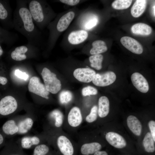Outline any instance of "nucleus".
I'll return each mask as SVG.
<instances>
[{
  "label": "nucleus",
  "instance_id": "f257e3e1",
  "mask_svg": "<svg viewBox=\"0 0 155 155\" xmlns=\"http://www.w3.org/2000/svg\"><path fill=\"white\" fill-rule=\"evenodd\" d=\"M13 28L25 36L28 42L36 46L41 45L42 33L35 24L27 5V0L16 1L13 12Z\"/></svg>",
  "mask_w": 155,
  "mask_h": 155
},
{
  "label": "nucleus",
  "instance_id": "f03ea898",
  "mask_svg": "<svg viewBox=\"0 0 155 155\" xmlns=\"http://www.w3.org/2000/svg\"><path fill=\"white\" fill-rule=\"evenodd\" d=\"M81 10L75 7L57 14L46 27L49 31L47 50L53 48L60 36L68 29Z\"/></svg>",
  "mask_w": 155,
  "mask_h": 155
},
{
  "label": "nucleus",
  "instance_id": "7ed1b4c3",
  "mask_svg": "<svg viewBox=\"0 0 155 155\" xmlns=\"http://www.w3.org/2000/svg\"><path fill=\"white\" fill-rule=\"evenodd\" d=\"M27 5L34 22L40 30L46 28L57 15L46 0H27Z\"/></svg>",
  "mask_w": 155,
  "mask_h": 155
},
{
  "label": "nucleus",
  "instance_id": "20e7f679",
  "mask_svg": "<svg viewBox=\"0 0 155 155\" xmlns=\"http://www.w3.org/2000/svg\"><path fill=\"white\" fill-rule=\"evenodd\" d=\"M36 119L30 115L12 117L3 124L0 131L6 137L26 135L32 129Z\"/></svg>",
  "mask_w": 155,
  "mask_h": 155
},
{
  "label": "nucleus",
  "instance_id": "39448f33",
  "mask_svg": "<svg viewBox=\"0 0 155 155\" xmlns=\"http://www.w3.org/2000/svg\"><path fill=\"white\" fill-rule=\"evenodd\" d=\"M90 36V32L88 31L68 28L63 35L60 45L65 48L78 47L84 45Z\"/></svg>",
  "mask_w": 155,
  "mask_h": 155
},
{
  "label": "nucleus",
  "instance_id": "423d86ee",
  "mask_svg": "<svg viewBox=\"0 0 155 155\" xmlns=\"http://www.w3.org/2000/svg\"><path fill=\"white\" fill-rule=\"evenodd\" d=\"M41 74L47 91L53 94L57 93L61 89V84L56 75L46 67L43 68Z\"/></svg>",
  "mask_w": 155,
  "mask_h": 155
},
{
  "label": "nucleus",
  "instance_id": "0eeeda50",
  "mask_svg": "<svg viewBox=\"0 0 155 155\" xmlns=\"http://www.w3.org/2000/svg\"><path fill=\"white\" fill-rule=\"evenodd\" d=\"M18 102L12 96H4L0 100V118L11 115L18 109Z\"/></svg>",
  "mask_w": 155,
  "mask_h": 155
},
{
  "label": "nucleus",
  "instance_id": "6e6552de",
  "mask_svg": "<svg viewBox=\"0 0 155 155\" xmlns=\"http://www.w3.org/2000/svg\"><path fill=\"white\" fill-rule=\"evenodd\" d=\"M38 46L28 42L27 44L18 46L11 52L10 56L11 59L16 61H21L26 59L28 55L34 53L38 49Z\"/></svg>",
  "mask_w": 155,
  "mask_h": 155
},
{
  "label": "nucleus",
  "instance_id": "1a4fd4ad",
  "mask_svg": "<svg viewBox=\"0 0 155 155\" xmlns=\"http://www.w3.org/2000/svg\"><path fill=\"white\" fill-rule=\"evenodd\" d=\"M28 88L29 92L46 99H49L48 96L49 92L46 90L45 85L40 82L38 78L34 76L30 78Z\"/></svg>",
  "mask_w": 155,
  "mask_h": 155
},
{
  "label": "nucleus",
  "instance_id": "9d476101",
  "mask_svg": "<svg viewBox=\"0 0 155 155\" xmlns=\"http://www.w3.org/2000/svg\"><path fill=\"white\" fill-rule=\"evenodd\" d=\"M116 78L115 73L113 71H109L103 74H96L92 82L96 86L104 87L113 84Z\"/></svg>",
  "mask_w": 155,
  "mask_h": 155
},
{
  "label": "nucleus",
  "instance_id": "9b49d317",
  "mask_svg": "<svg viewBox=\"0 0 155 155\" xmlns=\"http://www.w3.org/2000/svg\"><path fill=\"white\" fill-rule=\"evenodd\" d=\"M120 42L126 48L134 53L140 54L143 52V49L142 45L132 37L123 36L121 38Z\"/></svg>",
  "mask_w": 155,
  "mask_h": 155
},
{
  "label": "nucleus",
  "instance_id": "f8f14e48",
  "mask_svg": "<svg viewBox=\"0 0 155 155\" xmlns=\"http://www.w3.org/2000/svg\"><path fill=\"white\" fill-rule=\"evenodd\" d=\"M96 74L93 70L88 67L77 68L73 73L75 78L81 82L85 83L92 81Z\"/></svg>",
  "mask_w": 155,
  "mask_h": 155
},
{
  "label": "nucleus",
  "instance_id": "ddd939ff",
  "mask_svg": "<svg viewBox=\"0 0 155 155\" xmlns=\"http://www.w3.org/2000/svg\"><path fill=\"white\" fill-rule=\"evenodd\" d=\"M57 146L63 155H73L74 148L70 140L64 135L59 136L56 139Z\"/></svg>",
  "mask_w": 155,
  "mask_h": 155
},
{
  "label": "nucleus",
  "instance_id": "4468645a",
  "mask_svg": "<svg viewBox=\"0 0 155 155\" xmlns=\"http://www.w3.org/2000/svg\"><path fill=\"white\" fill-rule=\"evenodd\" d=\"M131 79L133 85L138 90L143 93H146L148 91V83L141 74L138 72L133 73L131 75Z\"/></svg>",
  "mask_w": 155,
  "mask_h": 155
},
{
  "label": "nucleus",
  "instance_id": "2eb2a0df",
  "mask_svg": "<svg viewBox=\"0 0 155 155\" xmlns=\"http://www.w3.org/2000/svg\"><path fill=\"white\" fill-rule=\"evenodd\" d=\"M105 138L111 145L116 148L122 149L127 145L126 142L124 138L117 133L109 132L106 134Z\"/></svg>",
  "mask_w": 155,
  "mask_h": 155
},
{
  "label": "nucleus",
  "instance_id": "dca6fc26",
  "mask_svg": "<svg viewBox=\"0 0 155 155\" xmlns=\"http://www.w3.org/2000/svg\"><path fill=\"white\" fill-rule=\"evenodd\" d=\"M0 20L3 21L10 28H13L11 10L9 4L0 1Z\"/></svg>",
  "mask_w": 155,
  "mask_h": 155
},
{
  "label": "nucleus",
  "instance_id": "f3484780",
  "mask_svg": "<svg viewBox=\"0 0 155 155\" xmlns=\"http://www.w3.org/2000/svg\"><path fill=\"white\" fill-rule=\"evenodd\" d=\"M82 120V116L80 109L76 106L73 107L69 111L67 116L69 125L72 127H77L81 124Z\"/></svg>",
  "mask_w": 155,
  "mask_h": 155
},
{
  "label": "nucleus",
  "instance_id": "a211bd4d",
  "mask_svg": "<svg viewBox=\"0 0 155 155\" xmlns=\"http://www.w3.org/2000/svg\"><path fill=\"white\" fill-rule=\"evenodd\" d=\"M42 136L41 135H35L33 136L25 135L20 141L21 147L24 149H28L33 146H36L41 144Z\"/></svg>",
  "mask_w": 155,
  "mask_h": 155
},
{
  "label": "nucleus",
  "instance_id": "6ab92c4d",
  "mask_svg": "<svg viewBox=\"0 0 155 155\" xmlns=\"http://www.w3.org/2000/svg\"><path fill=\"white\" fill-rule=\"evenodd\" d=\"M127 123L129 129L134 135L137 136L141 135L142 126L136 117L133 115L129 116L127 119Z\"/></svg>",
  "mask_w": 155,
  "mask_h": 155
},
{
  "label": "nucleus",
  "instance_id": "aec40b11",
  "mask_svg": "<svg viewBox=\"0 0 155 155\" xmlns=\"http://www.w3.org/2000/svg\"><path fill=\"white\" fill-rule=\"evenodd\" d=\"M87 44L91 46L89 49V53L92 55L101 54L106 52L108 50L106 43L103 40H96L90 44L88 43Z\"/></svg>",
  "mask_w": 155,
  "mask_h": 155
},
{
  "label": "nucleus",
  "instance_id": "412c9836",
  "mask_svg": "<svg viewBox=\"0 0 155 155\" xmlns=\"http://www.w3.org/2000/svg\"><path fill=\"white\" fill-rule=\"evenodd\" d=\"M98 113L100 118H104L108 114L110 110V102L108 98L103 96L98 100Z\"/></svg>",
  "mask_w": 155,
  "mask_h": 155
},
{
  "label": "nucleus",
  "instance_id": "4be33fe9",
  "mask_svg": "<svg viewBox=\"0 0 155 155\" xmlns=\"http://www.w3.org/2000/svg\"><path fill=\"white\" fill-rule=\"evenodd\" d=\"M102 147L101 144L98 142L86 143L81 146L80 151L83 155H89L100 151Z\"/></svg>",
  "mask_w": 155,
  "mask_h": 155
},
{
  "label": "nucleus",
  "instance_id": "5701e85b",
  "mask_svg": "<svg viewBox=\"0 0 155 155\" xmlns=\"http://www.w3.org/2000/svg\"><path fill=\"white\" fill-rule=\"evenodd\" d=\"M131 30L133 34L143 36L150 35L152 30L150 26L147 24L142 23L135 24L132 26Z\"/></svg>",
  "mask_w": 155,
  "mask_h": 155
},
{
  "label": "nucleus",
  "instance_id": "b1692460",
  "mask_svg": "<svg viewBox=\"0 0 155 155\" xmlns=\"http://www.w3.org/2000/svg\"><path fill=\"white\" fill-rule=\"evenodd\" d=\"M147 3L146 0H136L131 10L132 16L134 18H138L142 15L145 10Z\"/></svg>",
  "mask_w": 155,
  "mask_h": 155
},
{
  "label": "nucleus",
  "instance_id": "393cba45",
  "mask_svg": "<svg viewBox=\"0 0 155 155\" xmlns=\"http://www.w3.org/2000/svg\"><path fill=\"white\" fill-rule=\"evenodd\" d=\"M142 145L146 152L152 153L155 152V141L150 132H148L145 135L143 140Z\"/></svg>",
  "mask_w": 155,
  "mask_h": 155
},
{
  "label": "nucleus",
  "instance_id": "a878e982",
  "mask_svg": "<svg viewBox=\"0 0 155 155\" xmlns=\"http://www.w3.org/2000/svg\"><path fill=\"white\" fill-rule=\"evenodd\" d=\"M104 57L101 54L92 55L88 58L90 66L95 69L100 70L102 67V62Z\"/></svg>",
  "mask_w": 155,
  "mask_h": 155
},
{
  "label": "nucleus",
  "instance_id": "bb28decb",
  "mask_svg": "<svg viewBox=\"0 0 155 155\" xmlns=\"http://www.w3.org/2000/svg\"><path fill=\"white\" fill-rule=\"evenodd\" d=\"M49 117L54 121L55 127L58 128L61 126L63 122V116L59 110L56 109L52 111L49 114Z\"/></svg>",
  "mask_w": 155,
  "mask_h": 155
},
{
  "label": "nucleus",
  "instance_id": "cd10ccee",
  "mask_svg": "<svg viewBox=\"0 0 155 155\" xmlns=\"http://www.w3.org/2000/svg\"><path fill=\"white\" fill-rule=\"evenodd\" d=\"M132 2L131 0H116L112 4V7L116 9H123L129 8Z\"/></svg>",
  "mask_w": 155,
  "mask_h": 155
},
{
  "label": "nucleus",
  "instance_id": "c85d7f7f",
  "mask_svg": "<svg viewBox=\"0 0 155 155\" xmlns=\"http://www.w3.org/2000/svg\"><path fill=\"white\" fill-rule=\"evenodd\" d=\"M49 151V148L46 145L41 144L35 147L33 155H46Z\"/></svg>",
  "mask_w": 155,
  "mask_h": 155
},
{
  "label": "nucleus",
  "instance_id": "c756f323",
  "mask_svg": "<svg viewBox=\"0 0 155 155\" xmlns=\"http://www.w3.org/2000/svg\"><path fill=\"white\" fill-rule=\"evenodd\" d=\"M72 98L71 92L67 90H64L59 95V100L61 103L67 104L69 102Z\"/></svg>",
  "mask_w": 155,
  "mask_h": 155
},
{
  "label": "nucleus",
  "instance_id": "7c9ffc66",
  "mask_svg": "<svg viewBox=\"0 0 155 155\" xmlns=\"http://www.w3.org/2000/svg\"><path fill=\"white\" fill-rule=\"evenodd\" d=\"M98 112L97 107L95 105L91 109L90 114L86 117V121L91 123L95 121L97 118Z\"/></svg>",
  "mask_w": 155,
  "mask_h": 155
},
{
  "label": "nucleus",
  "instance_id": "2f4dec72",
  "mask_svg": "<svg viewBox=\"0 0 155 155\" xmlns=\"http://www.w3.org/2000/svg\"><path fill=\"white\" fill-rule=\"evenodd\" d=\"M54 2H59L67 6L75 7L76 6L84 2L85 0H59L54 1Z\"/></svg>",
  "mask_w": 155,
  "mask_h": 155
},
{
  "label": "nucleus",
  "instance_id": "473e14b6",
  "mask_svg": "<svg viewBox=\"0 0 155 155\" xmlns=\"http://www.w3.org/2000/svg\"><path fill=\"white\" fill-rule=\"evenodd\" d=\"M98 91L95 88L91 86H88L83 88L82 90L83 96H86L97 94Z\"/></svg>",
  "mask_w": 155,
  "mask_h": 155
},
{
  "label": "nucleus",
  "instance_id": "72a5a7b5",
  "mask_svg": "<svg viewBox=\"0 0 155 155\" xmlns=\"http://www.w3.org/2000/svg\"><path fill=\"white\" fill-rule=\"evenodd\" d=\"M148 124L150 133L155 141V122L153 120H151L149 121Z\"/></svg>",
  "mask_w": 155,
  "mask_h": 155
},
{
  "label": "nucleus",
  "instance_id": "f704fd0d",
  "mask_svg": "<svg viewBox=\"0 0 155 155\" xmlns=\"http://www.w3.org/2000/svg\"><path fill=\"white\" fill-rule=\"evenodd\" d=\"M15 74L18 78L25 80H26L29 77L28 75L25 72H22L19 69L15 70Z\"/></svg>",
  "mask_w": 155,
  "mask_h": 155
},
{
  "label": "nucleus",
  "instance_id": "c9c22d12",
  "mask_svg": "<svg viewBox=\"0 0 155 155\" xmlns=\"http://www.w3.org/2000/svg\"><path fill=\"white\" fill-rule=\"evenodd\" d=\"M6 137L0 131V147L5 143Z\"/></svg>",
  "mask_w": 155,
  "mask_h": 155
},
{
  "label": "nucleus",
  "instance_id": "e433bc0d",
  "mask_svg": "<svg viewBox=\"0 0 155 155\" xmlns=\"http://www.w3.org/2000/svg\"><path fill=\"white\" fill-rule=\"evenodd\" d=\"M8 82L7 78L4 76L0 75V84L4 85H5Z\"/></svg>",
  "mask_w": 155,
  "mask_h": 155
},
{
  "label": "nucleus",
  "instance_id": "4c0bfd02",
  "mask_svg": "<svg viewBox=\"0 0 155 155\" xmlns=\"http://www.w3.org/2000/svg\"><path fill=\"white\" fill-rule=\"evenodd\" d=\"M93 155H108V153L105 151H99L95 153Z\"/></svg>",
  "mask_w": 155,
  "mask_h": 155
},
{
  "label": "nucleus",
  "instance_id": "58836bf2",
  "mask_svg": "<svg viewBox=\"0 0 155 155\" xmlns=\"http://www.w3.org/2000/svg\"><path fill=\"white\" fill-rule=\"evenodd\" d=\"M3 50L0 45V57L3 55Z\"/></svg>",
  "mask_w": 155,
  "mask_h": 155
},
{
  "label": "nucleus",
  "instance_id": "ea45409f",
  "mask_svg": "<svg viewBox=\"0 0 155 155\" xmlns=\"http://www.w3.org/2000/svg\"><path fill=\"white\" fill-rule=\"evenodd\" d=\"M7 155H21L19 154H8Z\"/></svg>",
  "mask_w": 155,
  "mask_h": 155
},
{
  "label": "nucleus",
  "instance_id": "a19ab883",
  "mask_svg": "<svg viewBox=\"0 0 155 155\" xmlns=\"http://www.w3.org/2000/svg\"><path fill=\"white\" fill-rule=\"evenodd\" d=\"M153 12L154 13V16H155V5L154 6V8L153 9Z\"/></svg>",
  "mask_w": 155,
  "mask_h": 155
}]
</instances>
